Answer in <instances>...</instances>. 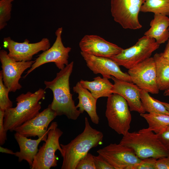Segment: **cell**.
Returning <instances> with one entry per match:
<instances>
[{"instance_id": "cell-8", "label": "cell", "mask_w": 169, "mask_h": 169, "mask_svg": "<svg viewBox=\"0 0 169 169\" xmlns=\"http://www.w3.org/2000/svg\"><path fill=\"white\" fill-rule=\"evenodd\" d=\"M146 0H111V12L114 21L124 29H137L142 26L138 20Z\"/></svg>"}, {"instance_id": "cell-2", "label": "cell", "mask_w": 169, "mask_h": 169, "mask_svg": "<svg viewBox=\"0 0 169 169\" xmlns=\"http://www.w3.org/2000/svg\"><path fill=\"white\" fill-rule=\"evenodd\" d=\"M83 131L66 145L60 144L63 158L61 169H75L79 160L89 150L102 144L103 135L93 128L87 117L85 118Z\"/></svg>"}, {"instance_id": "cell-38", "label": "cell", "mask_w": 169, "mask_h": 169, "mask_svg": "<svg viewBox=\"0 0 169 169\" xmlns=\"http://www.w3.org/2000/svg\"><path fill=\"white\" fill-rule=\"evenodd\" d=\"M168 32H169V27H168Z\"/></svg>"}, {"instance_id": "cell-20", "label": "cell", "mask_w": 169, "mask_h": 169, "mask_svg": "<svg viewBox=\"0 0 169 169\" xmlns=\"http://www.w3.org/2000/svg\"><path fill=\"white\" fill-rule=\"evenodd\" d=\"M150 25L151 28L145 33V36L154 39L160 44L168 40L169 18L167 16L155 14Z\"/></svg>"}, {"instance_id": "cell-29", "label": "cell", "mask_w": 169, "mask_h": 169, "mask_svg": "<svg viewBox=\"0 0 169 169\" xmlns=\"http://www.w3.org/2000/svg\"><path fill=\"white\" fill-rule=\"evenodd\" d=\"M157 159L153 157L141 159L132 169H156V163Z\"/></svg>"}, {"instance_id": "cell-11", "label": "cell", "mask_w": 169, "mask_h": 169, "mask_svg": "<svg viewBox=\"0 0 169 169\" xmlns=\"http://www.w3.org/2000/svg\"><path fill=\"white\" fill-rule=\"evenodd\" d=\"M132 82L148 93H159L156 80V64L153 57H150L128 69Z\"/></svg>"}, {"instance_id": "cell-36", "label": "cell", "mask_w": 169, "mask_h": 169, "mask_svg": "<svg viewBox=\"0 0 169 169\" xmlns=\"http://www.w3.org/2000/svg\"><path fill=\"white\" fill-rule=\"evenodd\" d=\"M161 103L163 104L166 109L169 111V103L161 101Z\"/></svg>"}, {"instance_id": "cell-7", "label": "cell", "mask_w": 169, "mask_h": 169, "mask_svg": "<svg viewBox=\"0 0 169 169\" xmlns=\"http://www.w3.org/2000/svg\"><path fill=\"white\" fill-rule=\"evenodd\" d=\"M160 45L154 39L145 35L139 39L134 45L123 49L118 54L110 59L119 66L129 69L151 57Z\"/></svg>"}, {"instance_id": "cell-19", "label": "cell", "mask_w": 169, "mask_h": 169, "mask_svg": "<svg viewBox=\"0 0 169 169\" xmlns=\"http://www.w3.org/2000/svg\"><path fill=\"white\" fill-rule=\"evenodd\" d=\"M74 92L78 95L79 102L76 106L81 113L85 111L90 116L92 122L99 124L100 118L96 112L97 99L95 98L87 89L83 87L79 82L73 88Z\"/></svg>"}, {"instance_id": "cell-33", "label": "cell", "mask_w": 169, "mask_h": 169, "mask_svg": "<svg viewBox=\"0 0 169 169\" xmlns=\"http://www.w3.org/2000/svg\"><path fill=\"white\" fill-rule=\"evenodd\" d=\"M156 169H169V156H164L157 160Z\"/></svg>"}, {"instance_id": "cell-26", "label": "cell", "mask_w": 169, "mask_h": 169, "mask_svg": "<svg viewBox=\"0 0 169 169\" xmlns=\"http://www.w3.org/2000/svg\"><path fill=\"white\" fill-rule=\"evenodd\" d=\"M14 0H0V30L4 28L11 18L12 3Z\"/></svg>"}, {"instance_id": "cell-13", "label": "cell", "mask_w": 169, "mask_h": 169, "mask_svg": "<svg viewBox=\"0 0 169 169\" xmlns=\"http://www.w3.org/2000/svg\"><path fill=\"white\" fill-rule=\"evenodd\" d=\"M3 45L8 49L9 57L17 61H26L31 60L33 56L39 52L48 49L50 44L47 38H44L37 43H30L27 39L19 43L8 37L4 38Z\"/></svg>"}, {"instance_id": "cell-37", "label": "cell", "mask_w": 169, "mask_h": 169, "mask_svg": "<svg viewBox=\"0 0 169 169\" xmlns=\"http://www.w3.org/2000/svg\"><path fill=\"white\" fill-rule=\"evenodd\" d=\"M163 95L165 96H169V89L164 91Z\"/></svg>"}, {"instance_id": "cell-31", "label": "cell", "mask_w": 169, "mask_h": 169, "mask_svg": "<svg viewBox=\"0 0 169 169\" xmlns=\"http://www.w3.org/2000/svg\"><path fill=\"white\" fill-rule=\"evenodd\" d=\"M156 135L161 143L169 151V126L164 128Z\"/></svg>"}, {"instance_id": "cell-21", "label": "cell", "mask_w": 169, "mask_h": 169, "mask_svg": "<svg viewBox=\"0 0 169 169\" xmlns=\"http://www.w3.org/2000/svg\"><path fill=\"white\" fill-rule=\"evenodd\" d=\"M92 81L80 80V83L85 88L90 91L92 95L97 100L101 97H108L113 94V86L109 79L100 76L94 78Z\"/></svg>"}, {"instance_id": "cell-3", "label": "cell", "mask_w": 169, "mask_h": 169, "mask_svg": "<svg viewBox=\"0 0 169 169\" xmlns=\"http://www.w3.org/2000/svg\"><path fill=\"white\" fill-rule=\"evenodd\" d=\"M45 90L40 88L34 93L22 94L16 98L17 105L5 111L3 125L6 131H12L39 113V101L45 96Z\"/></svg>"}, {"instance_id": "cell-15", "label": "cell", "mask_w": 169, "mask_h": 169, "mask_svg": "<svg viewBox=\"0 0 169 169\" xmlns=\"http://www.w3.org/2000/svg\"><path fill=\"white\" fill-rule=\"evenodd\" d=\"M57 116L50 104L35 116L15 128L14 131L26 137L40 138L47 135L49 123Z\"/></svg>"}, {"instance_id": "cell-10", "label": "cell", "mask_w": 169, "mask_h": 169, "mask_svg": "<svg viewBox=\"0 0 169 169\" xmlns=\"http://www.w3.org/2000/svg\"><path fill=\"white\" fill-rule=\"evenodd\" d=\"M0 61L5 86L10 92L20 90L22 86L19 81L21 75L26 69L30 68L34 61H17L9 57L7 52L3 49L0 51Z\"/></svg>"}, {"instance_id": "cell-9", "label": "cell", "mask_w": 169, "mask_h": 169, "mask_svg": "<svg viewBox=\"0 0 169 169\" xmlns=\"http://www.w3.org/2000/svg\"><path fill=\"white\" fill-rule=\"evenodd\" d=\"M62 27L58 28L55 32L56 40L51 47L43 51L34 60L30 69L28 70L24 78L36 69L45 64L53 62L59 69H62L68 65L69 54L71 48L65 47L62 42L61 35Z\"/></svg>"}, {"instance_id": "cell-27", "label": "cell", "mask_w": 169, "mask_h": 169, "mask_svg": "<svg viewBox=\"0 0 169 169\" xmlns=\"http://www.w3.org/2000/svg\"><path fill=\"white\" fill-rule=\"evenodd\" d=\"M9 89L4 85L1 71H0V109L4 110L12 107L13 103L10 100Z\"/></svg>"}, {"instance_id": "cell-22", "label": "cell", "mask_w": 169, "mask_h": 169, "mask_svg": "<svg viewBox=\"0 0 169 169\" xmlns=\"http://www.w3.org/2000/svg\"><path fill=\"white\" fill-rule=\"evenodd\" d=\"M153 58L155 62L156 80L159 90L169 89V60L164 58L161 53H156Z\"/></svg>"}, {"instance_id": "cell-28", "label": "cell", "mask_w": 169, "mask_h": 169, "mask_svg": "<svg viewBox=\"0 0 169 169\" xmlns=\"http://www.w3.org/2000/svg\"><path fill=\"white\" fill-rule=\"evenodd\" d=\"M75 169H96L94 156L87 153L78 162Z\"/></svg>"}, {"instance_id": "cell-18", "label": "cell", "mask_w": 169, "mask_h": 169, "mask_svg": "<svg viewBox=\"0 0 169 169\" xmlns=\"http://www.w3.org/2000/svg\"><path fill=\"white\" fill-rule=\"evenodd\" d=\"M14 137L20 148V151L15 152V155L18 158L19 162L25 160L31 166L38 151L39 144L42 141H46L47 135L38 138L37 140H32L16 132Z\"/></svg>"}, {"instance_id": "cell-5", "label": "cell", "mask_w": 169, "mask_h": 169, "mask_svg": "<svg viewBox=\"0 0 169 169\" xmlns=\"http://www.w3.org/2000/svg\"><path fill=\"white\" fill-rule=\"evenodd\" d=\"M126 100L113 93L108 97L105 115L109 126L119 134L125 135L130 128L131 116Z\"/></svg>"}, {"instance_id": "cell-24", "label": "cell", "mask_w": 169, "mask_h": 169, "mask_svg": "<svg viewBox=\"0 0 169 169\" xmlns=\"http://www.w3.org/2000/svg\"><path fill=\"white\" fill-rule=\"evenodd\" d=\"M140 98L146 112L169 115V111L161 103V101L151 97L148 92L142 90L140 93Z\"/></svg>"}, {"instance_id": "cell-23", "label": "cell", "mask_w": 169, "mask_h": 169, "mask_svg": "<svg viewBox=\"0 0 169 169\" xmlns=\"http://www.w3.org/2000/svg\"><path fill=\"white\" fill-rule=\"evenodd\" d=\"M140 115L146 121L148 128L156 134L169 126V115L156 113H144Z\"/></svg>"}, {"instance_id": "cell-17", "label": "cell", "mask_w": 169, "mask_h": 169, "mask_svg": "<svg viewBox=\"0 0 169 169\" xmlns=\"http://www.w3.org/2000/svg\"><path fill=\"white\" fill-rule=\"evenodd\" d=\"M114 82L113 93L119 94L126 100L131 111L140 114L145 113L140 98L141 89L131 82L120 80L111 76Z\"/></svg>"}, {"instance_id": "cell-30", "label": "cell", "mask_w": 169, "mask_h": 169, "mask_svg": "<svg viewBox=\"0 0 169 169\" xmlns=\"http://www.w3.org/2000/svg\"><path fill=\"white\" fill-rule=\"evenodd\" d=\"M96 169H115L100 155L94 156Z\"/></svg>"}, {"instance_id": "cell-25", "label": "cell", "mask_w": 169, "mask_h": 169, "mask_svg": "<svg viewBox=\"0 0 169 169\" xmlns=\"http://www.w3.org/2000/svg\"><path fill=\"white\" fill-rule=\"evenodd\" d=\"M140 12L169 16V0H146L141 6Z\"/></svg>"}, {"instance_id": "cell-12", "label": "cell", "mask_w": 169, "mask_h": 169, "mask_svg": "<svg viewBox=\"0 0 169 169\" xmlns=\"http://www.w3.org/2000/svg\"><path fill=\"white\" fill-rule=\"evenodd\" d=\"M97 152L115 169H132L141 160L131 148L120 143H111Z\"/></svg>"}, {"instance_id": "cell-35", "label": "cell", "mask_w": 169, "mask_h": 169, "mask_svg": "<svg viewBox=\"0 0 169 169\" xmlns=\"http://www.w3.org/2000/svg\"><path fill=\"white\" fill-rule=\"evenodd\" d=\"M0 151L2 153L13 155H15V152H13L12 150L7 148L3 147L1 146H0Z\"/></svg>"}, {"instance_id": "cell-1", "label": "cell", "mask_w": 169, "mask_h": 169, "mask_svg": "<svg viewBox=\"0 0 169 169\" xmlns=\"http://www.w3.org/2000/svg\"><path fill=\"white\" fill-rule=\"evenodd\" d=\"M73 65L72 61L58 72L53 80L44 83L45 89L53 92V99L50 105L57 116L64 115L69 119L76 120L81 113L75 105L70 91L69 79Z\"/></svg>"}, {"instance_id": "cell-14", "label": "cell", "mask_w": 169, "mask_h": 169, "mask_svg": "<svg viewBox=\"0 0 169 169\" xmlns=\"http://www.w3.org/2000/svg\"><path fill=\"white\" fill-rule=\"evenodd\" d=\"M87 67L95 74H101L104 78L111 79V76L116 79L131 82L128 73L122 71L119 65L112 59L96 56L81 52Z\"/></svg>"}, {"instance_id": "cell-16", "label": "cell", "mask_w": 169, "mask_h": 169, "mask_svg": "<svg viewBox=\"0 0 169 169\" xmlns=\"http://www.w3.org/2000/svg\"><path fill=\"white\" fill-rule=\"evenodd\" d=\"M81 51L96 56L110 58L123 49L97 35H86L79 44Z\"/></svg>"}, {"instance_id": "cell-32", "label": "cell", "mask_w": 169, "mask_h": 169, "mask_svg": "<svg viewBox=\"0 0 169 169\" xmlns=\"http://www.w3.org/2000/svg\"><path fill=\"white\" fill-rule=\"evenodd\" d=\"M5 110L0 109V145H3L7 140L6 131L4 129L3 125V120Z\"/></svg>"}, {"instance_id": "cell-6", "label": "cell", "mask_w": 169, "mask_h": 169, "mask_svg": "<svg viewBox=\"0 0 169 169\" xmlns=\"http://www.w3.org/2000/svg\"><path fill=\"white\" fill-rule=\"evenodd\" d=\"M58 125L57 122H54L48 128L47 140L40 146L30 166L31 169H49L57 166V157L55 153L57 150L62 153L59 139L63 134Z\"/></svg>"}, {"instance_id": "cell-4", "label": "cell", "mask_w": 169, "mask_h": 169, "mask_svg": "<svg viewBox=\"0 0 169 169\" xmlns=\"http://www.w3.org/2000/svg\"><path fill=\"white\" fill-rule=\"evenodd\" d=\"M119 143L131 148L141 159L169 156V151L161 143L156 134L149 128L128 132L123 136Z\"/></svg>"}, {"instance_id": "cell-34", "label": "cell", "mask_w": 169, "mask_h": 169, "mask_svg": "<svg viewBox=\"0 0 169 169\" xmlns=\"http://www.w3.org/2000/svg\"><path fill=\"white\" fill-rule=\"evenodd\" d=\"M161 53L164 58L169 60V38L163 52Z\"/></svg>"}]
</instances>
